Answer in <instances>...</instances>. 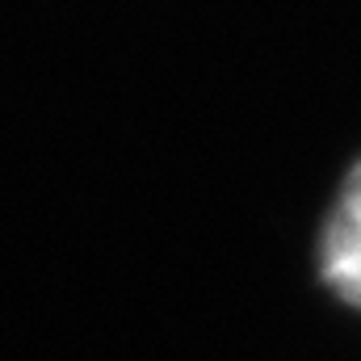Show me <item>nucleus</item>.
I'll list each match as a JSON object with an SVG mask.
<instances>
[{
  "label": "nucleus",
  "mask_w": 361,
  "mask_h": 361,
  "mask_svg": "<svg viewBox=\"0 0 361 361\" xmlns=\"http://www.w3.org/2000/svg\"><path fill=\"white\" fill-rule=\"evenodd\" d=\"M319 277L345 307L361 311V160L349 169L319 231Z\"/></svg>",
  "instance_id": "obj_1"
}]
</instances>
